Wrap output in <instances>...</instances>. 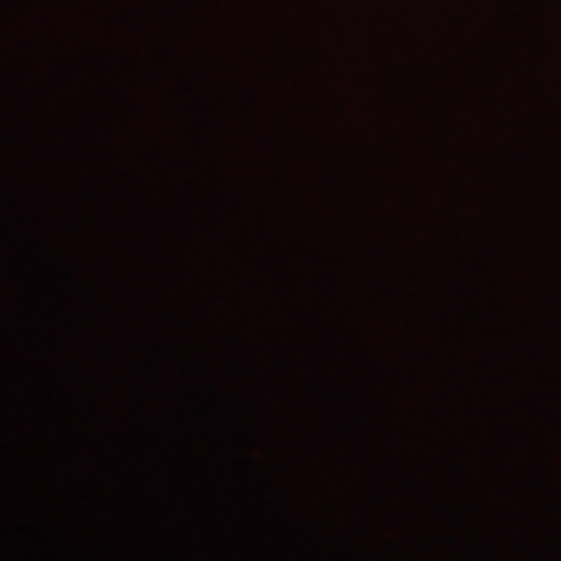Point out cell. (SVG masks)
<instances>
[]
</instances>
